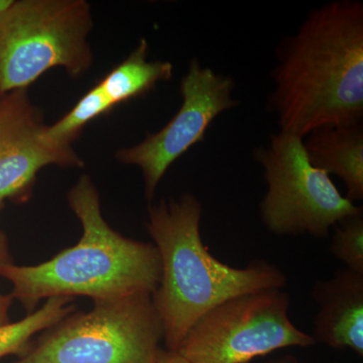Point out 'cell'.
<instances>
[{
  "instance_id": "1",
  "label": "cell",
  "mask_w": 363,
  "mask_h": 363,
  "mask_svg": "<svg viewBox=\"0 0 363 363\" xmlns=\"http://www.w3.org/2000/svg\"><path fill=\"white\" fill-rule=\"evenodd\" d=\"M267 109L279 130L363 123V4L334 0L312 9L279 44Z\"/></svg>"
},
{
  "instance_id": "2",
  "label": "cell",
  "mask_w": 363,
  "mask_h": 363,
  "mask_svg": "<svg viewBox=\"0 0 363 363\" xmlns=\"http://www.w3.org/2000/svg\"><path fill=\"white\" fill-rule=\"evenodd\" d=\"M202 214L201 202L192 193L147 208V233L162 267L152 302L169 351H177L196 322L216 306L245 294L283 289L288 283L285 272L267 260L234 267L217 259L203 243Z\"/></svg>"
},
{
  "instance_id": "3",
  "label": "cell",
  "mask_w": 363,
  "mask_h": 363,
  "mask_svg": "<svg viewBox=\"0 0 363 363\" xmlns=\"http://www.w3.org/2000/svg\"><path fill=\"white\" fill-rule=\"evenodd\" d=\"M68 203L82 226L77 245L33 266L0 264V276L13 286L11 296L28 312L40 300L87 297L93 302L154 294L162 267L154 243L131 240L112 229L101 211L90 177H81Z\"/></svg>"
},
{
  "instance_id": "4",
  "label": "cell",
  "mask_w": 363,
  "mask_h": 363,
  "mask_svg": "<svg viewBox=\"0 0 363 363\" xmlns=\"http://www.w3.org/2000/svg\"><path fill=\"white\" fill-rule=\"evenodd\" d=\"M92 26L85 0L13 1L0 18V95L26 90L54 68L82 76L93 63Z\"/></svg>"
},
{
  "instance_id": "5",
  "label": "cell",
  "mask_w": 363,
  "mask_h": 363,
  "mask_svg": "<svg viewBox=\"0 0 363 363\" xmlns=\"http://www.w3.org/2000/svg\"><path fill=\"white\" fill-rule=\"evenodd\" d=\"M93 303L44 331L11 363H157L164 334L152 294Z\"/></svg>"
},
{
  "instance_id": "6",
  "label": "cell",
  "mask_w": 363,
  "mask_h": 363,
  "mask_svg": "<svg viewBox=\"0 0 363 363\" xmlns=\"http://www.w3.org/2000/svg\"><path fill=\"white\" fill-rule=\"evenodd\" d=\"M253 157L267 183L260 220L274 235L326 238L337 222L362 207L341 194L330 176L313 166L300 136L272 133L267 145L255 150Z\"/></svg>"
},
{
  "instance_id": "7",
  "label": "cell",
  "mask_w": 363,
  "mask_h": 363,
  "mask_svg": "<svg viewBox=\"0 0 363 363\" xmlns=\"http://www.w3.org/2000/svg\"><path fill=\"white\" fill-rule=\"evenodd\" d=\"M283 289L245 294L203 315L178 350L190 363H248L274 351L310 347V334L293 323Z\"/></svg>"
},
{
  "instance_id": "8",
  "label": "cell",
  "mask_w": 363,
  "mask_h": 363,
  "mask_svg": "<svg viewBox=\"0 0 363 363\" xmlns=\"http://www.w3.org/2000/svg\"><path fill=\"white\" fill-rule=\"evenodd\" d=\"M234 88L235 83L230 76L203 66L199 60H191L181 79L182 104L175 116L142 143L117 150V161L142 171L147 200H154L157 186L169 167L205 140L215 119L238 106L240 101L233 97Z\"/></svg>"
},
{
  "instance_id": "9",
  "label": "cell",
  "mask_w": 363,
  "mask_h": 363,
  "mask_svg": "<svg viewBox=\"0 0 363 363\" xmlns=\"http://www.w3.org/2000/svg\"><path fill=\"white\" fill-rule=\"evenodd\" d=\"M47 126L26 90L0 99V202L28 197L45 167L84 166L72 145H55L45 138Z\"/></svg>"
},
{
  "instance_id": "10",
  "label": "cell",
  "mask_w": 363,
  "mask_h": 363,
  "mask_svg": "<svg viewBox=\"0 0 363 363\" xmlns=\"http://www.w3.org/2000/svg\"><path fill=\"white\" fill-rule=\"evenodd\" d=\"M311 296L318 306L315 342L362 357L363 272L343 267L330 279H318Z\"/></svg>"
},
{
  "instance_id": "11",
  "label": "cell",
  "mask_w": 363,
  "mask_h": 363,
  "mask_svg": "<svg viewBox=\"0 0 363 363\" xmlns=\"http://www.w3.org/2000/svg\"><path fill=\"white\" fill-rule=\"evenodd\" d=\"M303 145L315 168L343 182L350 201L363 199V123L322 126L308 133Z\"/></svg>"
},
{
  "instance_id": "12",
  "label": "cell",
  "mask_w": 363,
  "mask_h": 363,
  "mask_svg": "<svg viewBox=\"0 0 363 363\" xmlns=\"http://www.w3.org/2000/svg\"><path fill=\"white\" fill-rule=\"evenodd\" d=\"M150 45L142 39L130 56L121 62L98 84L113 106L147 94L156 85L173 76L171 62L149 59Z\"/></svg>"
},
{
  "instance_id": "13",
  "label": "cell",
  "mask_w": 363,
  "mask_h": 363,
  "mask_svg": "<svg viewBox=\"0 0 363 363\" xmlns=\"http://www.w3.org/2000/svg\"><path fill=\"white\" fill-rule=\"evenodd\" d=\"M73 302L72 298H48L40 309L28 313L20 321L0 326V358L23 354L33 336L52 328L75 311Z\"/></svg>"
},
{
  "instance_id": "14",
  "label": "cell",
  "mask_w": 363,
  "mask_h": 363,
  "mask_svg": "<svg viewBox=\"0 0 363 363\" xmlns=\"http://www.w3.org/2000/svg\"><path fill=\"white\" fill-rule=\"evenodd\" d=\"M113 107L102 88L96 84L66 116L47 126L45 138L55 145H71L83 128L97 117L111 111Z\"/></svg>"
},
{
  "instance_id": "15",
  "label": "cell",
  "mask_w": 363,
  "mask_h": 363,
  "mask_svg": "<svg viewBox=\"0 0 363 363\" xmlns=\"http://www.w3.org/2000/svg\"><path fill=\"white\" fill-rule=\"evenodd\" d=\"M330 252L346 269L363 272V208L333 227Z\"/></svg>"
},
{
  "instance_id": "16",
  "label": "cell",
  "mask_w": 363,
  "mask_h": 363,
  "mask_svg": "<svg viewBox=\"0 0 363 363\" xmlns=\"http://www.w3.org/2000/svg\"><path fill=\"white\" fill-rule=\"evenodd\" d=\"M157 363H190L187 362L183 357H181L176 351H169L164 350L160 351L159 357H157Z\"/></svg>"
},
{
  "instance_id": "17",
  "label": "cell",
  "mask_w": 363,
  "mask_h": 363,
  "mask_svg": "<svg viewBox=\"0 0 363 363\" xmlns=\"http://www.w3.org/2000/svg\"><path fill=\"white\" fill-rule=\"evenodd\" d=\"M13 298L11 295H0V326L9 324V311Z\"/></svg>"
},
{
  "instance_id": "18",
  "label": "cell",
  "mask_w": 363,
  "mask_h": 363,
  "mask_svg": "<svg viewBox=\"0 0 363 363\" xmlns=\"http://www.w3.org/2000/svg\"><path fill=\"white\" fill-rule=\"evenodd\" d=\"M2 206H4V202H0V210ZM9 262H13L11 260V255H9V245H7L4 233L0 231V264H9Z\"/></svg>"
},
{
  "instance_id": "19",
  "label": "cell",
  "mask_w": 363,
  "mask_h": 363,
  "mask_svg": "<svg viewBox=\"0 0 363 363\" xmlns=\"http://www.w3.org/2000/svg\"><path fill=\"white\" fill-rule=\"evenodd\" d=\"M269 363H298L297 358L293 355H284V357L276 358Z\"/></svg>"
},
{
  "instance_id": "20",
  "label": "cell",
  "mask_w": 363,
  "mask_h": 363,
  "mask_svg": "<svg viewBox=\"0 0 363 363\" xmlns=\"http://www.w3.org/2000/svg\"><path fill=\"white\" fill-rule=\"evenodd\" d=\"M13 0H0V18L13 6Z\"/></svg>"
}]
</instances>
